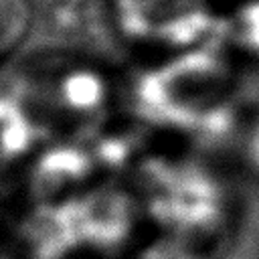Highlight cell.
Segmentation results:
<instances>
[{"instance_id":"1","label":"cell","mask_w":259,"mask_h":259,"mask_svg":"<svg viewBox=\"0 0 259 259\" xmlns=\"http://www.w3.org/2000/svg\"><path fill=\"white\" fill-rule=\"evenodd\" d=\"M134 113L156 125L190 134L202 148L231 144L245 107L241 79L212 47H200L136 77Z\"/></svg>"},{"instance_id":"2","label":"cell","mask_w":259,"mask_h":259,"mask_svg":"<svg viewBox=\"0 0 259 259\" xmlns=\"http://www.w3.org/2000/svg\"><path fill=\"white\" fill-rule=\"evenodd\" d=\"M140 204L166 233L190 243L221 233L231 214L229 188L200 160L150 156L134 168Z\"/></svg>"},{"instance_id":"3","label":"cell","mask_w":259,"mask_h":259,"mask_svg":"<svg viewBox=\"0 0 259 259\" xmlns=\"http://www.w3.org/2000/svg\"><path fill=\"white\" fill-rule=\"evenodd\" d=\"M119 26L134 38H156L172 47H212L227 28L202 0H117Z\"/></svg>"},{"instance_id":"4","label":"cell","mask_w":259,"mask_h":259,"mask_svg":"<svg viewBox=\"0 0 259 259\" xmlns=\"http://www.w3.org/2000/svg\"><path fill=\"white\" fill-rule=\"evenodd\" d=\"M138 196L113 184L91 188L75 198L81 245L101 253L119 249L134 233Z\"/></svg>"},{"instance_id":"5","label":"cell","mask_w":259,"mask_h":259,"mask_svg":"<svg viewBox=\"0 0 259 259\" xmlns=\"http://www.w3.org/2000/svg\"><path fill=\"white\" fill-rule=\"evenodd\" d=\"M93 154L81 144H55L45 150L32 164L28 192L34 204H53L77 198L85 182L95 172Z\"/></svg>"},{"instance_id":"6","label":"cell","mask_w":259,"mask_h":259,"mask_svg":"<svg viewBox=\"0 0 259 259\" xmlns=\"http://www.w3.org/2000/svg\"><path fill=\"white\" fill-rule=\"evenodd\" d=\"M16 241L28 259H63L81 247L75 198L53 204H34L20 221Z\"/></svg>"},{"instance_id":"7","label":"cell","mask_w":259,"mask_h":259,"mask_svg":"<svg viewBox=\"0 0 259 259\" xmlns=\"http://www.w3.org/2000/svg\"><path fill=\"white\" fill-rule=\"evenodd\" d=\"M36 136L38 134L30 117L22 109V105L14 97L2 93L0 95V172L8 168L12 162H16L20 156H24L30 150Z\"/></svg>"},{"instance_id":"8","label":"cell","mask_w":259,"mask_h":259,"mask_svg":"<svg viewBox=\"0 0 259 259\" xmlns=\"http://www.w3.org/2000/svg\"><path fill=\"white\" fill-rule=\"evenodd\" d=\"M225 34L251 55H259V0H249L227 22Z\"/></svg>"},{"instance_id":"9","label":"cell","mask_w":259,"mask_h":259,"mask_svg":"<svg viewBox=\"0 0 259 259\" xmlns=\"http://www.w3.org/2000/svg\"><path fill=\"white\" fill-rule=\"evenodd\" d=\"M32 24L28 0H0V53L18 42Z\"/></svg>"},{"instance_id":"10","label":"cell","mask_w":259,"mask_h":259,"mask_svg":"<svg viewBox=\"0 0 259 259\" xmlns=\"http://www.w3.org/2000/svg\"><path fill=\"white\" fill-rule=\"evenodd\" d=\"M136 259H204V257L198 253L194 243L176 237L172 233H166L144 245L136 253Z\"/></svg>"},{"instance_id":"11","label":"cell","mask_w":259,"mask_h":259,"mask_svg":"<svg viewBox=\"0 0 259 259\" xmlns=\"http://www.w3.org/2000/svg\"><path fill=\"white\" fill-rule=\"evenodd\" d=\"M243 156L249 168L259 176V119L247 130L243 138Z\"/></svg>"},{"instance_id":"12","label":"cell","mask_w":259,"mask_h":259,"mask_svg":"<svg viewBox=\"0 0 259 259\" xmlns=\"http://www.w3.org/2000/svg\"><path fill=\"white\" fill-rule=\"evenodd\" d=\"M30 2H34V6H36V8H45V6L57 4V2H61V0H30Z\"/></svg>"}]
</instances>
